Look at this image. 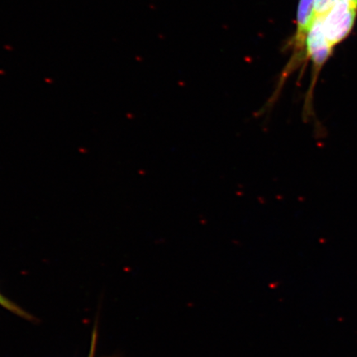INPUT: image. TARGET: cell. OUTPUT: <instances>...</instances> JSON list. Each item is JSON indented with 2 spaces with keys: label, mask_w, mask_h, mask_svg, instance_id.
Wrapping results in <instances>:
<instances>
[{
  "label": "cell",
  "mask_w": 357,
  "mask_h": 357,
  "mask_svg": "<svg viewBox=\"0 0 357 357\" xmlns=\"http://www.w3.org/2000/svg\"><path fill=\"white\" fill-rule=\"evenodd\" d=\"M314 6L315 0H300L298 2L296 31L290 42L293 54L291 59L281 74L278 89L275 92L276 95H278L280 88L282 87L290 73L300 66L303 59L305 60L306 40L315 20Z\"/></svg>",
  "instance_id": "cell-1"
},
{
  "label": "cell",
  "mask_w": 357,
  "mask_h": 357,
  "mask_svg": "<svg viewBox=\"0 0 357 357\" xmlns=\"http://www.w3.org/2000/svg\"><path fill=\"white\" fill-rule=\"evenodd\" d=\"M356 15L357 10L347 0H338L331 10L321 17L325 38L333 47L350 34Z\"/></svg>",
  "instance_id": "cell-2"
},
{
  "label": "cell",
  "mask_w": 357,
  "mask_h": 357,
  "mask_svg": "<svg viewBox=\"0 0 357 357\" xmlns=\"http://www.w3.org/2000/svg\"><path fill=\"white\" fill-rule=\"evenodd\" d=\"M0 306H2L4 309L13 312V314L21 317L22 319L29 321L34 320L32 315L29 314V312L24 310H22L21 307L17 305L16 303L11 301L10 298L4 296L1 292H0Z\"/></svg>",
  "instance_id": "cell-3"
},
{
  "label": "cell",
  "mask_w": 357,
  "mask_h": 357,
  "mask_svg": "<svg viewBox=\"0 0 357 357\" xmlns=\"http://www.w3.org/2000/svg\"><path fill=\"white\" fill-rule=\"evenodd\" d=\"M338 0H315L314 13L317 17H323L331 10Z\"/></svg>",
  "instance_id": "cell-4"
},
{
  "label": "cell",
  "mask_w": 357,
  "mask_h": 357,
  "mask_svg": "<svg viewBox=\"0 0 357 357\" xmlns=\"http://www.w3.org/2000/svg\"><path fill=\"white\" fill-rule=\"evenodd\" d=\"M96 341V330H95V332H93V334L91 355H89V357H93V356H95Z\"/></svg>",
  "instance_id": "cell-5"
},
{
  "label": "cell",
  "mask_w": 357,
  "mask_h": 357,
  "mask_svg": "<svg viewBox=\"0 0 357 357\" xmlns=\"http://www.w3.org/2000/svg\"><path fill=\"white\" fill-rule=\"evenodd\" d=\"M348 3L351 4V6L357 10V0H347Z\"/></svg>",
  "instance_id": "cell-6"
}]
</instances>
